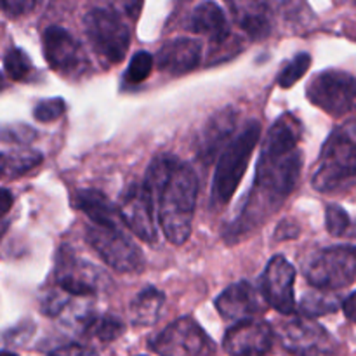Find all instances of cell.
I'll list each match as a JSON object with an SVG mask.
<instances>
[{"label": "cell", "instance_id": "29", "mask_svg": "<svg viewBox=\"0 0 356 356\" xmlns=\"http://www.w3.org/2000/svg\"><path fill=\"white\" fill-rule=\"evenodd\" d=\"M65 111L66 103L63 97H49V99H42L35 104L33 117L35 120L42 122V124H51V122L63 117Z\"/></svg>", "mask_w": 356, "mask_h": 356}, {"label": "cell", "instance_id": "31", "mask_svg": "<svg viewBox=\"0 0 356 356\" xmlns=\"http://www.w3.org/2000/svg\"><path fill=\"white\" fill-rule=\"evenodd\" d=\"M35 136H37V132L24 124L6 125L2 129V141L13 143V145H28L30 141H33Z\"/></svg>", "mask_w": 356, "mask_h": 356}, {"label": "cell", "instance_id": "6", "mask_svg": "<svg viewBox=\"0 0 356 356\" xmlns=\"http://www.w3.org/2000/svg\"><path fill=\"white\" fill-rule=\"evenodd\" d=\"M302 273L316 291L334 292L356 282V247L334 245L316 250L302 264Z\"/></svg>", "mask_w": 356, "mask_h": 356}, {"label": "cell", "instance_id": "18", "mask_svg": "<svg viewBox=\"0 0 356 356\" xmlns=\"http://www.w3.org/2000/svg\"><path fill=\"white\" fill-rule=\"evenodd\" d=\"M202 61V44L197 38H174L165 42L155 56L160 72L179 76L193 72Z\"/></svg>", "mask_w": 356, "mask_h": 356}, {"label": "cell", "instance_id": "4", "mask_svg": "<svg viewBox=\"0 0 356 356\" xmlns=\"http://www.w3.org/2000/svg\"><path fill=\"white\" fill-rule=\"evenodd\" d=\"M261 132L263 129L259 122L250 120L219 155L211 190V207L214 211L225 207L235 195L240 181L245 176L254 149L259 143Z\"/></svg>", "mask_w": 356, "mask_h": 356}, {"label": "cell", "instance_id": "28", "mask_svg": "<svg viewBox=\"0 0 356 356\" xmlns=\"http://www.w3.org/2000/svg\"><path fill=\"white\" fill-rule=\"evenodd\" d=\"M309 66H312V56H309V52H298L294 56V59L289 61L285 65V68L280 72V75L277 76V83L282 89H289V87L294 86L296 82H299L306 75Z\"/></svg>", "mask_w": 356, "mask_h": 356}, {"label": "cell", "instance_id": "37", "mask_svg": "<svg viewBox=\"0 0 356 356\" xmlns=\"http://www.w3.org/2000/svg\"><path fill=\"white\" fill-rule=\"evenodd\" d=\"M0 198H2V204H0V209H2V214L6 216L7 212H9L10 205H13V195H10V191L7 190V188H3L2 190V195H0Z\"/></svg>", "mask_w": 356, "mask_h": 356}, {"label": "cell", "instance_id": "16", "mask_svg": "<svg viewBox=\"0 0 356 356\" xmlns=\"http://www.w3.org/2000/svg\"><path fill=\"white\" fill-rule=\"evenodd\" d=\"M266 305L263 294L247 280L232 284L216 299V309L219 315L235 323L257 320V316L266 312Z\"/></svg>", "mask_w": 356, "mask_h": 356}, {"label": "cell", "instance_id": "23", "mask_svg": "<svg viewBox=\"0 0 356 356\" xmlns=\"http://www.w3.org/2000/svg\"><path fill=\"white\" fill-rule=\"evenodd\" d=\"M82 329L86 336L106 344L117 341L124 334L125 325L113 315H89L82 318Z\"/></svg>", "mask_w": 356, "mask_h": 356}, {"label": "cell", "instance_id": "13", "mask_svg": "<svg viewBox=\"0 0 356 356\" xmlns=\"http://www.w3.org/2000/svg\"><path fill=\"white\" fill-rule=\"evenodd\" d=\"M296 268L287 257L273 256L268 261L261 277V294L268 306L285 316L294 315L298 306L294 299Z\"/></svg>", "mask_w": 356, "mask_h": 356}, {"label": "cell", "instance_id": "27", "mask_svg": "<svg viewBox=\"0 0 356 356\" xmlns=\"http://www.w3.org/2000/svg\"><path fill=\"white\" fill-rule=\"evenodd\" d=\"M155 58L148 51H138L131 58L127 66V72L124 75V83L127 86H139L152 75Z\"/></svg>", "mask_w": 356, "mask_h": 356}, {"label": "cell", "instance_id": "26", "mask_svg": "<svg viewBox=\"0 0 356 356\" xmlns=\"http://www.w3.org/2000/svg\"><path fill=\"white\" fill-rule=\"evenodd\" d=\"M3 70L6 75L14 82H26L35 72L30 56L19 47H10L3 56Z\"/></svg>", "mask_w": 356, "mask_h": 356}, {"label": "cell", "instance_id": "17", "mask_svg": "<svg viewBox=\"0 0 356 356\" xmlns=\"http://www.w3.org/2000/svg\"><path fill=\"white\" fill-rule=\"evenodd\" d=\"M238 122V110L228 106L216 111L197 138L198 159L204 163H211L222 149L232 143V136Z\"/></svg>", "mask_w": 356, "mask_h": 356}, {"label": "cell", "instance_id": "8", "mask_svg": "<svg viewBox=\"0 0 356 356\" xmlns=\"http://www.w3.org/2000/svg\"><path fill=\"white\" fill-rule=\"evenodd\" d=\"M306 97L332 117H344L356 110V76L343 70H325L309 80Z\"/></svg>", "mask_w": 356, "mask_h": 356}, {"label": "cell", "instance_id": "7", "mask_svg": "<svg viewBox=\"0 0 356 356\" xmlns=\"http://www.w3.org/2000/svg\"><path fill=\"white\" fill-rule=\"evenodd\" d=\"M86 240L94 252L118 273H139L145 268V256L122 226H86Z\"/></svg>", "mask_w": 356, "mask_h": 356}, {"label": "cell", "instance_id": "3", "mask_svg": "<svg viewBox=\"0 0 356 356\" xmlns=\"http://www.w3.org/2000/svg\"><path fill=\"white\" fill-rule=\"evenodd\" d=\"M318 193L341 195L356 186V141L343 129L327 138L312 174Z\"/></svg>", "mask_w": 356, "mask_h": 356}, {"label": "cell", "instance_id": "30", "mask_svg": "<svg viewBox=\"0 0 356 356\" xmlns=\"http://www.w3.org/2000/svg\"><path fill=\"white\" fill-rule=\"evenodd\" d=\"M350 216L344 211L341 205L329 204L325 211V226L327 232L332 236H343L346 235L348 229H350Z\"/></svg>", "mask_w": 356, "mask_h": 356}, {"label": "cell", "instance_id": "38", "mask_svg": "<svg viewBox=\"0 0 356 356\" xmlns=\"http://www.w3.org/2000/svg\"><path fill=\"white\" fill-rule=\"evenodd\" d=\"M0 356H17V355L10 353V351H2V355H0Z\"/></svg>", "mask_w": 356, "mask_h": 356}, {"label": "cell", "instance_id": "22", "mask_svg": "<svg viewBox=\"0 0 356 356\" xmlns=\"http://www.w3.org/2000/svg\"><path fill=\"white\" fill-rule=\"evenodd\" d=\"M165 294L155 287H146L131 302V318L134 325L148 327L159 320L162 313Z\"/></svg>", "mask_w": 356, "mask_h": 356}, {"label": "cell", "instance_id": "11", "mask_svg": "<svg viewBox=\"0 0 356 356\" xmlns=\"http://www.w3.org/2000/svg\"><path fill=\"white\" fill-rule=\"evenodd\" d=\"M277 336L285 351L296 356H325L336 351V341L318 322L292 316L278 325Z\"/></svg>", "mask_w": 356, "mask_h": 356}, {"label": "cell", "instance_id": "10", "mask_svg": "<svg viewBox=\"0 0 356 356\" xmlns=\"http://www.w3.org/2000/svg\"><path fill=\"white\" fill-rule=\"evenodd\" d=\"M44 58L51 70L70 80H80L90 72V59L83 45L63 26L45 28L42 35Z\"/></svg>", "mask_w": 356, "mask_h": 356}, {"label": "cell", "instance_id": "32", "mask_svg": "<svg viewBox=\"0 0 356 356\" xmlns=\"http://www.w3.org/2000/svg\"><path fill=\"white\" fill-rule=\"evenodd\" d=\"M66 308V299L61 298L58 292H52V294H47L44 299H42L40 312L47 316H59Z\"/></svg>", "mask_w": 356, "mask_h": 356}, {"label": "cell", "instance_id": "20", "mask_svg": "<svg viewBox=\"0 0 356 356\" xmlns=\"http://www.w3.org/2000/svg\"><path fill=\"white\" fill-rule=\"evenodd\" d=\"M73 205L89 218L90 225L108 226V228L124 225L118 209L99 190H94V188L79 190L73 197Z\"/></svg>", "mask_w": 356, "mask_h": 356}, {"label": "cell", "instance_id": "33", "mask_svg": "<svg viewBox=\"0 0 356 356\" xmlns=\"http://www.w3.org/2000/svg\"><path fill=\"white\" fill-rule=\"evenodd\" d=\"M35 7H37V2H33V0H3L2 2L3 14L9 17L23 16Z\"/></svg>", "mask_w": 356, "mask_h": 356}, {"label": "cell", "instance_id": "24", "mask_svg": "<svg viewBox=\"0 0 356 356\" xmlns=\"http://www.w3.org/2000/svg\"><path fill=\"white\" fill-rule=\"evenodd\" d=\"M44 162V155L37 149H16L2 153V176L19 177Z\"/></svg>", "mask_w": 356, "mask_h": 356}, {"label": "cell", "instance_id": "15", "mask_svg": "<svg viewBox=\"0 0 356 356\" xmlns=\"http://www.w3.org/2000/svg\"><path fill=\"white\" fill-rule=\"evenodd\" d=\"M275 332L264 320H247L229 327L222 348L229 356H268L273 350Z\"/></svg>", "mask_w": 356, "mask_h": 356}, {"label": "cell", "instance_id": "36", "mask_svg": "<svg viewBox=\"0 0 356 356\" xmlns=\"http://www.w3.org/2000/svg\"><path fill=\"white\" fill-rule=\"evenodd\" d=\"M343 312L350 322L356 323V291L353 292V294H350L346 299H344Z\"/></svg>", "mask_w": 356, "mask_h": 356}, {"label": "cell", "instance_id": "14", "mask_svg": "<svg viewBox=\"0 0 356 356\" xmlns=\"http://www.w3.org/2000/svg\"><path fill=\"white\" fill-rule=\"evenodd\" d=\"M97 271L89 263H83L73 249L63 245L56 257V284L59 291L75 298L96 296L99 291Z\"/></svg>", "mask_w": 356, "mask_h": 356}, {"label": "cell", "instance_id": "25", "mask_svg": "<svg viewBox=\"0 0 356 356\" xmlns=\"http://www.w3.org/2000/svg\"><path fill=\"white\" fill-rule=\"evenodd\" d=\"M298 309L301 313V316L313 320L318 318V316H325L337 312L339 309V301L330 292L312 291L308 294H305V298L299 302Z\"/></svg>", "mask_w": 356, "mask_h": 356}, {"label": "cell", "instance_id": "19", "mask_svg": "<svg viewBox=\"0 0 356 356\" xmlns=\"http://www.w3.org/2000/svg\"><path fill=\"white\" fill-rule=\"evenodd\" d=\"M186 26L193 33L207 37L216 45L228 42L229 33H232L225 10L214 2H202L195 6L188 17Z\"/></svg>", "mask_w": 356, "mask_h": 356}, {"label": "cell", "instance_id": "34", "mask_svg": "<svg viewBox=\"0 0 356 356\" xmlns=\"http://www.w3.org/2000/svg\"><path fill=\"white\" fill-rule=\"evenodd\" d=\"M49 356H92V353L86 346H82V344L70 343L65 344V346L54 348Z\"/></svg>", "mask_w": 356, "mask_h": 356}, {"label": "cell", "instance_id": "21", "mask_svg": "<svg viewBox=\"0 0 356 356\" xmlns=\"http://www.w3.org/2000/svg\"><path fill=\"white\" fill-rule=\"evenodd\" d=\"M229 9L235 23L249 35L250 40H261L271 33V10L264 2H232Z\"/></svg>", "mask_w": 356, "mask_h": 356}, {"label": "cell", "instance_id": "35", "mask_svg": "<svg viewBox=\"0 0 356 356\" xmlns=\"http://www.w3.org/2000/svg\"><path fill=\"white\" fill-rule=\"evenodd\" d=\"M299 233V228L296 226L294 221H282L280 225H278L277 232H275V235H277L278 240H284V238H296Z\"/></svg>", "mask_w": 356, "mask_h": 356}, {"label": "cell", "instance_id": "12", "mask_svg": "<svg viewBox=\"0 0 356 356\" xmlns=\"http://www.w3.org/2000/svg\"><path fill=\"white\" fill-rule=\"evenodd\" d=\"M117 209L122 222L138 238L148 243H155L159 240L155 222V198L145 181L129 184L118 197Z\"/></svg>", "mask_w": 356, "mask_h": 356}, {"label": "cell", "instance_id": "5", "mask_svg": "<svg viewBox=\"0 0 356 356\" xmlns=\"http://www.w3.org/2000/svg\"><path fill=\"white\" fill-rule=\"evenodd\" d=\"M83 31L94 52L106 65H118L131 45V28L124 14L111 7H92L83 14Z\"/></svg>", "mask_w": 356, "mask_h": 356}, {"label": "cell", "instance_id": "2", "mask_svg": "<svg viewBox=\"0 0 356 356\" xmlns=\"http://www.w3.org/2000/svg\"><path fill=\"white\" fill-rule=\"evenodd\" d=\"M145 184L155 198L156 218L163 235L174 245H183L191 235L198 197L193 167L170 153H163L149 163Z\"/></svg>", "mask_w": 356, "mask_h": 356}, {"label": "cell", "instance_id": "1", "mask_svg": "<svg viewBox=\"0 0 356 356\" xmlns=\"http://www.w3.org/2000/svg\"><path fill=\"white\" fill-rule=\"evenodd\" d=\"M301 138L302 124L294 113L280 115L268 129L252 188L247 193L240 214L226 232L229 242L263 225L296 190L302 167Z\"/></svg>", "mask_w": 356, "mask_h": 356}, {"label": "cell", "instance_id": "9", "mask_svg": "<svg viewBox=\"0 0 356 356\" xmlns=\"http://www.w3.org/2000/svg\"><path fill=\"white\" fill-rule=\"evenodd\" d=\"M148 348L159 356H209L214 353L212 339L191 316L174 320L148 341Z\"/></svg>", "mask_w": 356, "mask_h": 356}]
</instances>
